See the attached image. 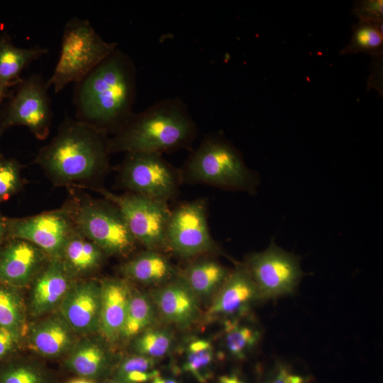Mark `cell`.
Here are the masks:
<instances>
[{
    "label": "cell",
    "instance_id": "cell-14",
    "mask_svg": "<svg viewBox=\"0 0 383 383\" xmlns=\"http://www.w3.org/2000/svg\"><path fill=\"white\" fill-rule=\"evenodd\" d=\"M101 299V283L73 282L59 305L60 315L75 333H95L99 328Z\"/></svg>",
    "mask_w": 383,
    "mask_h": 383
},
{
    "label": "cell",
    "instance_id": "cell-25",
    "mask_svg": "<svg viewBox=\"0 0 383 383\" xmlns=\"http://www.w3.org/2000/svg\"><path fill=\"white\" fill-rule=\"evenodd\" d=\"M155 310L151 296L143 292H132L121 337L133 338L148 328L155 321Z\"/></svg>",
    "mask_w": 383,
    "mask_h": 383
},
{
    "label": "cell",
    "instance_id": "cell-4",
    "mask_svg": "<svg viewBox=\"0 0 383 383\" xmlns=\"http://www.w3.org/2000/svg\"><path fill=\"white\" fill-rule=\"evenodd\" d=\"M179 172L182 182L225 190L254 194L258 185L257 175L245 165L239 151L220 134L206 136Z\"/></svg>",
    "mask_w": 383,
    "mask_h": 383
},
{
    "label": "cell",
    "instance_id": "cell-32",
    "mask_svg": "<svg viewBox=\"0 0 383 383\" xmlns=\"http://www.w3.org/2000/svg\"><path fill=\"white\" fill-rule=\"evenodd\" d=\"M21 165L16 160L0 158V204L21 189Z\"/></svg>",
    "mask_w": 383,
    "mask_h": 383
},
{
    "label": "cell",
    "instance_id": "cell-18",
    "mask_svg": "<svg viewBox=\"0 0 383 383\" xmlns=\"http://www.w3.org/2000/svg\"><path fill=\"white\" fill-rule=\"evenodd\" d=\"M101 299L99 331L108 340L121 337L131 290L125 279H109L101 282Z\"/></svg>",
    "mask_w": 383,
    "mask_h": 383
},
{
    "label": "cell",
    "instance_id": "cell-29",
    "mask_svg": "<svg viewBox=\"0 0 383 383\" xmlns=\"http://www.w3.org/2000/svg\"><path fill=\"white\" fill-rule=\"evenodd\" d=\"M50 374L41 366L28 361L0 365V383H50Z\"/></svg>",
    "mask_w": 383,
    "mask_h": 383
},
{
    "label": "cell",
    "instance_id": "cell-8",
    "mask_svg": "<svg viewBox=\"0 0 383 383\" xmlns=\"http://www.w3.org/2000/svg\"><path fill=\"white\" fill-rule=\"evenodd\" d=\"M120 182L131 193L168 202L177 194L180 172L162 154L128 152L119 171Z\"/></svg>",
    "mask_w": 383,
    "mask_h": 383
},
{
    "label": "cell",
    "instance_id": "cell-11",
    "mask_svg": "<svg viewBox=\"0 0 383 383\" xmlns=\"http://www.w3.org/2000/svg\"><path fill=\"white\" fill-rule=\"evenodd\" d=\"M166 238L169 250L181 257L221 252L209 231L204 199L184 203L171 210Z\"/></svg>",
    "mask_w": 383,
    "mask_h": 383
},
{
    "label": "cell",
    "instance_id": "cell-1",
    "mask_svg": "<svg viewBox=\"0 0 383 383\" xmlns=\"http://www.w3.org/2000/svg\"><path fill=\"white\" fill-rule=\"evenodd\" d=\"M136 91L135 63L117 47L74 84L76 118L114 134L133 115Z\"/></svg>",
    "mask_w": 383,
    "mask_h": 383
},
{
    "label": "cell",
    "instance_id": "cell-17",
    "mask_svg": "<svg viewBox=\"0 0 383 383\" xmlns=\"http://www.w3.org/2000/svg\"><path fill=\"white\" fill-rule=\"evenodd\" d=\"M73 279L60 259L50 258L34 279L30 300V313L42 316L59 306L73 284Z\"/></svg>",
    "mask_w": 383,
    "mask_h": 383
},
{
    "label": "cell",
    "instance_id": "cell-35",
    "mask_svg": "<svg viewBox=\"0 0 383 383\" xmlns=\"http://www.w3.org/2000/svg\"><path fill=\"white\" fill-rule=\"evenodd\" d=\"M360 21L382 23L383 1L380 0L363 1L355 8Z\"/></svg>",
    "mask_w": 383,
    "mask_h": 383
},
{
    "label": "cell",
    "instance_id": "cell-37",
    "mask_svg": "<svg viewBox=\"0 0 383 383\" xmlns=\"http://www.w3.org/2000/svg\"><path fill=\"white\" fill-rule=\"evenodd\" d=\"M160 374L157 370L148 371L135 370L111 378L120 383H149Z\"/></svg>",
    "mask_w": 383,
    "mask_h": 383
},
{
    "label": "cell",
    "instance_id": "cell-24",
    "mask_svg": "<svg viewBox=\"0 0 383 383\" xmlns=\"http://www.w3.org/2000/svg\"><path fill=\"white\" fill-rule=\"evenodd\" d=\"M230 272L218 261L203 258L189 264L181 276L198 298H205L216 293Z\"/></svg>",
    "mask_w": 383,
    "mask_h": 383
},
{
    "label": "cell",
    "instance_id": "cell-5",
    "mask_svg": "<svg viewBox=\"0 0 383 383\" xmlns=\"http://www.w3.org/2000/svg\"><path fill=\"white\" fill-rule=\"evenodd\" d=\"M118 44L104 40L87 19L71 18L65 24L58 60L47 81L55 93L77 83L111 54Z\"/></svg>",
    "mask_w": 383,
    "mask_h": 383
},
{
    "label": "cell",
    "instance_id": "cell-12",
    "mask_svg": "<svg viewBox=\"0 0 383 383\" xmlns=\"http://www.w3.org/2000/svg\"><path fill=\"white\" fill-rule=\"evenodd\" d=\"M7 238L26 240L42 250L49 258H59L75 231L67 207L32 216L6 218Z\"/></svg>",
    "mask_w": 383,
    "mask_h": 383
},
{
    "label": "cell",
    "instance_id": "cell-21",
    "mask_svg": "<svg viewBox=\"0 0 383 383\" xmlns=\"http://www.w3.org/2000/svg\"><path fill=\"white\" fill-rule=\"evenodd\" d=\"M65 366L77 377L96 381L111 368V358L103 345L94 339H83L67 353Z\"/></svg>",
    "mask_w": 383,
    "mask_h": 383
},
{
    "label": "cell",
    "instance_id": "cell-42",
    "mask_svg": "<svg viewBox=\"0 0 383 383\" xmlns=\"http://www.w3.org/2000/svg\"><path fill=\"white\" fill-rule=\"evenodd\" d=\"M67 383H96V382L89 379L77 377V378L71 379Z\"/></svg>",
    "mask_w": 383,
    "mask_h": 383
},
{
    "label": "cell",
    "instance_id": "cell-19",
    "mask_svg": "<svg viewBox=\"0 0 383 383\" xmlns=\"http://www.w3.org/2000/svg\"><path fill=\"white\" fill-rule=\"evenodd\" d=\"M75 333L60 315L47 318L35 324L28 335V345L36 353L55 358L72 348Z\"/></svg>",
    "mask_w": 383,
    "mask_h": 383
},
{
    "label": "cell",
    "instance_id": "cell-15",
    "mask_svg": "<svg viewBox=\"0 0 383 383\" xmlns=\"http://www.w3.org/2000/svg\"><path fill=\"white\" fill-rule=\"evenodd\" d=\"M47 257L30 242L9 238L0 250V283L10 287L28 284L44 267Z\"/></svg>",
    "mask_w": 383,
    "mask_h": 383
},
{
    "label": "cell",
    "instance_id": "cell-13",
    "mask_svg": "<svg viewBox=\"0 0 383 383\" xmlns=\"http://www.w3.org/2000/svg\"><path fill=\"white\" fill-rule=\"evenodd\" d=\"M259 289L245 265L230 272L216 292L209 309L206 321L234 320L245 316L254 304L261 300Z\"/></svg>",
    "mask_w": 383,
    "mask_h": 383
},
{
    "label": "cell",
    "instance_id": "cell-41",
    "mask_svg": "<svg viewBox=\"0 0 383 383\" xmlns=\"http://www.w3.org/2000/svg\"><path fill=\"white\" fill-rule=\"evenodd\" d=\"M11 93L9 87L0 84V104L9 99Z\"/></svg>",
    "mask_w": 383,
    "mask_h": 383
},
{
    "label": "cell",
    "instance_id": "cell-40",
    "mask_svg": "<svg viewBox=\"0 0 383 383\" xmlns=\"http://www.w3.org/2000/svg\"><path fill=\"white\" fill-rule=\"evenodd\" d=\"M149 383H179V382L175 379H173L171 377H162L160 374L157 376H156Z\"/></svg>",
    "mask_w": 383,
    "mask_h": 383
},
{
    "label": "cell",
    "instance_id": "cell-39",
    "mask_svg": "<svg viewBox=\"0 0 383 383\" xmlns=\"http://www.w3.org/2000/svg\"><path fill=\"white\" fill-rule=\"evenodd\" d=\"M7 239V223L6 218L0 214V250L2 248L5 240Z\"/></svg>",
    "mask_w": 383,
    "mask_h": 383
},
{
    "label": "cell",
    "instance_id": "cell-3",
    "mask_svg": "<svg viewBox=\"0 0 383 383\" xmlns=\"http://www.w3.org/2000/svg\"><path fill=\"white\" fill-rule=\"evenodd\" d=\"M197 134L195 121L178 97L162 99L131 118L109 138L113 152H168L189 148Z\"/></svg>",
    "mask_w": 383,
    "mask_h": 383
},
{
    "label": "cell",
    "instance_id": "cell-6",
    "mask_svg": "<svg viewBox=\"0 0 383 383\" xmlns=\"http://www.w3.org/2000/svg\"><path fill=\"white\" fill-rule=\"evenodd\" d=\"M75 229L107 255H124L138 243L120 209L106 199H85L67 207Z\"/></svg>",
    "mask_w": 383,
    "mask_h": 383
},
{
    "label": "cell",
    "instance_id": "cell-36",
    "mask_svg": "<svg viewBox=\"0 0 383 383\" xmlns=\"http://www.w3.org/2000/svg\"><path fill=\"white\" fill-rule=\"evenodd\" d=\"M21 334V331L0 326V361L16 348L20 342Z\"/></svg>",
    "mask_w": 383,
    "mask_h": 383
},
{
    "label": "cell",
    "instance_id": "cell-16",
    "mask_svg": "<svg viewBox=\"0 0 383 383\" xmlns=\"http://www.w3.org/2000/svg\"><path fill=\"white\" fill-rule=\"evenodd\" d=\"M151 298L161 316L169 323L187 327L199 317V298L181 274L153 289Z\"/></svg>",
    "mask_w": 383,
    "mask_h": 383
},
{
    "label": "cell",
    "instance_id": "cell-30",
    "mask_svg": "<svg viewBox=\"0 0 383 383\" xmlns=\"http://www.w3.org/2000/svg\"><path fill=\"white\" fill-rule=\"evenodd\" d=\"M135 338L133 348L135 354L155 360L168 354L173 343L172 333L162 328H148Z\"/></svg>",
    "mask_w": 383,
    "mask_h": 383
},
{
    "label": "cell",
    "instance_id": "cell-43",
    "mask_svg": "<svg viewBox=\"0 0 383 383\" xmlns=\"http://www.w3.org/2000/svg\"><path fill=\"white\" fill-rule=\"evenodd\" d=\"M104 383H120V382H118L116 380L111 378V379H109L106 381H105Z\"/></svg>",
    "mask_w": 383,
    "mask_h": 383
},
{
    "label": "cell",
    "instance_id": "cell-33",
    "mask_svg": "<svg viewBox=\"0 0 383 383\" xmlns=\"http://www.w3.org/2000/svg\"><path fill=\"white\" fill-rule=\"evenodd\" d=\"M260 383H312V379L296 371L289 365L277 362L266 372Z\"/></svg>",
    "mask_w": 383,
    "mask_h": 383
},
{
    "label": "cell",
    "instance_id": "cell-20",
    "mask_svg": "<svg viewBox=\"0 0 383 383\" xmlns=\"http://www.w3.org/2000/svg\"><path fill=\"white\" fill-rule=\"evenodd\" d=\"M119 270L128 280L157 287L177 275V270L160 251L148 249L123 263Z\"/></svg>",
    "mask_w": 383,
    "mask_h": 383
},
{
    "label": "cell",
    "instance_id": "cell-28",
    "mask_svg": "<svg viewBox=\"0 0 383 383\" xmlns=\"http://www.w3.org/2000/svg\"><path fill=\"white\" fill-rule=\"evenodd\" d=\"M382 23L360 21L353 28V33L341 54L366 52L379 55L382 51Z\"/></svg>",
    "mask_w": 383,
    "mask_h": 383
},
{
    "label": "cell",
    "instance_id": "cell-26",
    "mask_svg": "<svg viewBox=\"0 0 383 383\" xmlns=\"http://www.w3.org/2000/svg\"><path fill=\"white\" fill-rule=\"evenodd\" d=\"M214 350L209 340H191L185 348L182 370L199 383H207L212 376Z\"/></svg>",
    "mask_w": 383,
    "mask_h": 383
},
{
    "label": "cell",
    "instance_id": "cell-44",
    "mask_svg": "<svg viewBox=\"0 0 383 383\" xmlns=\"http://www.w3.org/2000/svg\"><path fill=\"white\" fill-rule=\"evenodd\" d=\"M216 383H218V382Z\"/></svg>",
    "mask_w": 383,
    "mask_h": 383
},
{
    "label": "cell",
    "instance_id": "cell-23",
    "mask_svg": "<svg viewBox=\"0 0 383 383\" xmlns=\"http://www.w3.org/2000/svg\"><path fill=\"white\" fill-rule=\"evenodd\" d=\"M105 255L98 245L75 229L64 246L59 259L74 278L96 271L101 267Z\"/></svg>",
    "mask_w": 383,
    "mask_h": 383
},
{
    "label": "cell",
    "instance_id": "cell-10",
    "mask_svg": "<svg viewBox=\"0 0 383 383\" xmlns=\"http://www.w3.org/2000/svg\"><path fill=\"white\" fill-rule=\"evenodd\" d=\"M244 265L262 299L292 294L304 275L299 257L277 246L274 240L266 250L250 254Z\"/></svg>",
    "mask_w": 383,
    "mask_h": 383
},
{
    "label": "cell",
    "instance_id": "cell-9",
    "mask_svg": "<svg viewBox=\"0 0 383 383\" xmlns=\"http://www.w3.org/2000/svg\"><path fill=\"white\" fill-rule=\"evenodd\" d=\"M96 190L120 209L137 243L148 250H169L166 230L171 210L167 202L133 193L119 195Z\"/></svg>",
    "mask_w": 383,
    "mask_h": 383
},
{
    "label": "cell",
    "instance_id": "cell-7",
    "mask_svg": "<svg viewBox=\"0 0 383 383\" xmlns=\"http://www.w3.org/2000/svg\"><path fill=\"white\" fill-rule=\"evenodd\" d=\"M48 89L40 74L22 79L0 109V135L11 127L23 126L37 139L46 138L53 114Z\"/></svg>",
    "mask_w": 383,
    "mask_h": 383
},
{
    "label": "cell",
    "instance_id": "cell-31",
    "mask_svg": "<svg viewBox=\"0 0 383 383\" xmlns=\"http://www.w3.org/2000/svg\"><path fill=\"white\" fill-rule=\"evenodd\" d=\"M9 287L0 283V326L22 333L23 307L20 298Z\"/></svg>",
    "mask_w": 383,
    "mask_h": 383
},
{
    "label": "cell",
    "instance_id": "cell-27",
    "mask_svg": "<svg viewBox=\"0 0 383 383\" xmlns=\"http://www.w3.org/2000/svg\"><path fill=\"white\" fill-rule=\"evenodd\" d=\"M260 332L254 326L240 323L239 319L224 322V345L228 354L235 360H243L260 339Z\"/></svg>",
    "mask_w": 383,
    "mask_h": 383
},
{
    "label": "cell",
    "instance_id": "cell-34",
    "mask_svg": "<svg viewBox=\"0 0 383 383\" xmlns=\"http://www.w3.org/2000/svg\"><path fill=\"white\" fill-rule=\"evenodd\" d=\"M155 359L139 354H134L123 358L116 366L112 377L121 375L131 371H148L155 369Z\"/></svg>",
    "mask_w": 383,
    "mask_h": 383
},
{
    "label": "cell",
    "instance_id": "cell-22",
    "mask_svg": "<svg viewBox=\"0 0 383 383\" xmlns=\"http://www.w3.org/2000/svg\"><path fill=\"white\" fill-rule=\"evenodd\" d=\"M48 52L40 45L18 47L6 32L0 33V84L9 88L16 86L22 80L23 71Z\"/></svg>",
    "mask_w": 383,
    "mask_h": 383
},
{
    "label": "cell",
    "instance_id": "cell-38",
    "mask_svg": "<svg viewBox=\"0 0 383 383\" xmlns=\"http://www.w3.org/2000/svg\"><path fill=\"white\" fill-rule=\"evenodd\" d=\"M218 383H246L240 379L237 374H230L221 375L218 377Z\"/></svg>",
    "mask_w": 383,
    "mask_h": 383
},
{
    "label": "cell",
    "instance_id": "cell-2",
    "mask_svg": "<svg viewBox=\"0 0 383 383\" xmlns=\"http://www.w3.org/2000/svg\"><path fill=\"white\" fill-rule=\"evenodd\" d=\"M109 154L106 133L67 116L35 161L55 184L68 185L87 182L105 173Z\"/></svg>",
    "mask_w": 383,
    "mask_h": 383
}]
</instances>
